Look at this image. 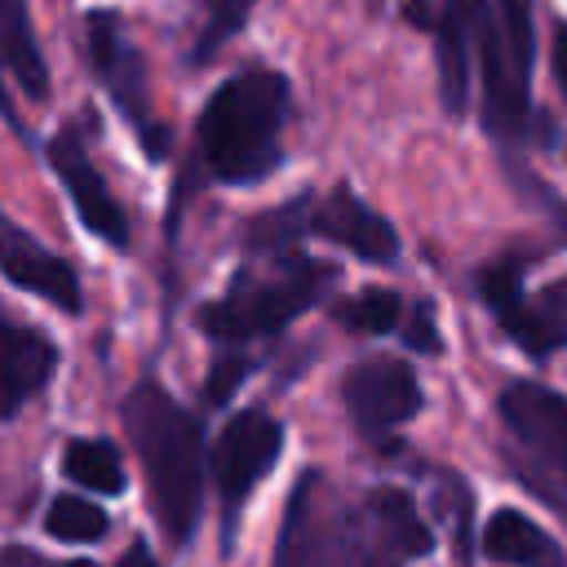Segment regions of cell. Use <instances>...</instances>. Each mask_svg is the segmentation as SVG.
Wrapping results in <instances>:
<instances>
[{"instance_id": "6da1fadb", "label": "cell", "mask_w": 567, "mask_h": 567, "mask_svg": "<svg viewBox=\"0 0 567 567\" xmlns=\"http://www.w3.org/2000/svg\"><path fill=\"white\" fill-rule=\"evenodd\" d=\"M128 439L142 456L151 505L173 540H186L204 496V434L199 421L177 408L159 385H137L124 403Z\"/></svg>"}, {"instance_id": "7a4b0ae2", "label": "cell", "mask_w": 567, "mask_h": 567, "mask_svg": "<svg viewBox=\"0 0 567 567\" xmlns=\"http://www.w3.org/2000/svg\"><path fill=\"white\" fill-rule=\"evenodd\" d=\"M288 115V80L279 71H244L213 89L199 115V151L213 177L244 186L279 164V124Z\"/></svg>"}, {"instance_id": "3957f363", "label": "cell", "mask_w": 567, "mask_h": 567, "mask_svg": "<svg viewBox=\"0 0 567 567\" xmlns=\"http://www.w3.org/2000/svg\"><path fill=\"white\" fill-rule=\"evenodd\" d=\"M323 279H332L328 266L319 261H292L288 270H279L275 279L248 288L235 284L221 301L199 310V328L217 341H248V337H266L279 332L288 319H297L323 288Z\"/></svg>"}, {"instance_id": "277c9868", "label": "cell", "mask_w": 567, "mask_h": 567, "mask_svg": "<svg viewBox=\"0 0 567 567\" xmlns=\"http://www.w3.org/2000/svg\"><path fill=\"white\" fill-rule=\"evenodd\" d=\"M279 447H284V430L270 412L248 408L226 421V430L213 443V483L226 509H235L257 487V478L279 461Z\"/></svg>"}, {"instance_id": "5b68a950", "label": "cell", "mask_w": 567, "mask_h": 567, "mask_svg": "<svg viewBox=\"0 0 567 567\" xmlns=\"http://www.w3.org/2000/svg\"><path fill=\"white\" fill-rule=\"evenodd\" d=\"M346 408L363 434H390L394 425L412 421L421 408L416 372L403 359H363L341 381Z\"/></svg>"}, {"instance_id": "8992f818", "label": "cell", "mask_w": 567, "mask_h": 567, "mask_svg": "<svg viewBox=\"0 0 567 567\" xmlns=\"http://www.w3.org/2000/svg\"><path fill=\"white\" fill-rule=\"evenodd\" d=\"M501 416L509 434L567 483V399L536 381H514L501 394Z\"/></svg>"}, {"instance_id": "52a82bcc", "label": "cell", "mask_w": 567, "mask_h": 567, "mask_svg": "<svg viewBox=\"0 0 567 567\" xmlns=\"http://www.w3.org/2000/svg\"><path fill=\"white\" fill-rule=\"evenodd\" d=\"M89 53H93V66H97L102 84L115 93L120 111H124V115L137 124V133L146 137V151H151V155H164V128H155V124L146 120L142 58L124 44L115 13H93V18H89Z\"/></svg>"}, {"instance_id": "ba28073f", "label": "cell", "mask_w": 567, "mask_h": 567, "mask_svg": "<svg viewBox=\"0 0 567 567\" xmlns=\"http://www.w3.org/2000/svg\"><path fill=\"white\" fill-rule=\"evenodd\" d=\"M49 164L58 168V177H62V186H66V195H71V204H75V213H80V221H84L97 239H106V244L124 248V244H128L124 208L115 204V195L106 190L102 173L93 168V159L84 155V146H80V137H75L71 128H66V133H58V137L49 142Z\"/></svg>"}, {"instance_id": "9c48e42d", "label": "cell", "mask_w": 567, "mask_h": 567, "mask_svg": "<svg viewBox=\"0 0 567 567\" xmlns=\"http://www.w3.org/2000/svg\"><path fill=\"white\" fill-rule=\"evenodd\" d=\"M310 230H315L319 239L337 244V248H350V252L363 257V261H394V257H399V235H394V226H390L381 213H372V208H368L359 195H350V190H332L328 199H319L315 213H310Z\"/></svg>"}, {"instance_id": "30bf717a", "label": "cell", "mask_w": 567, "mask_h": 567, "mask_svg": "<svg viewBox=\"0 0 567 567\" xmlns=\"http://www.w3.org/2000/svg\"><path fill=\"white\" fill-rule=\"evenodd\" d=\"M0 270H4L9 284L44 297L49 306L71 310V315L80 310V279H75V270L62 257L44 252L31 235H22L13 226H0Z\"/></svg>"}, {"instance_id": "8fae6325", "label": "cell", "mask_w": 567, "mask_h": 567, "mask_svg": "<svg viewBox=\"0 0 567 567\" xmlns=\"http://www.w3.org/2000/svg\"><path fill=\"white\" fill-rule=\"evenodd\" d=\"M487 13V0H443L439 18V89L452 115L465 111L470 93V53L478 40V22Z\"/></svg>"}, {"instance_id": "7c38bea8", "label": "cell", "mask_w": 567, "mask_h": 567, "mask_svg": "<svg viewBox=\"0 0 567 567\" xmlns=\"http://www.w3.org/2000/svg\"><path fill=\"white\" fill-rule=\"evenodd\" d=\"M53 372V346L31 328L0 323V416L18 412Z\"/></svg>"}, {"instance_id": "4fadbf2b", "label": "cell", "mask_w": 567, "mask_h": 567, "mask_svg": "<svg viewBox=\"0 0 567 567\" xmlns=\"http://www.w3.org/2000/svg\"><path fill=\"white\" fill-rule=\"evenodd\" d=\"M483 554L505 567H567L558 540L518 509H496L483 527Z\"/></svg>"}, {"instance_id": "5bb4252c", "label": "cell", "mask_w": 567, "mask_h": 567, "mask_svg": "<svg viewBox=\"0 0 567 567\" xmlns=\"http://www.w3.org/2000/svg\"><path fill=\"white\" fill-rule=\"evenodd\" d=\"M0 71H9L18 89L35 102L49 93V71H44V58L31 31L27 0H0Z\"/></svg>"}, {"instance_id": "9a60e30c", "label": "cell", "mask_w": 567, "mask_h": 567, "mask_svg": "<svg viewBox=\"0 0 567 567\" xmlns=\"http://www.w3.org/2000/svg\"><path fill=\"white\" fill-rule=\"evenodd\" d=\"M368 514H372L381 540H385L399 558H421V554H430V532H425V523H421V514H416V505H412L408 492H377L372 505H368Z\"/></svg>"}, {"instance_id": "2e32d148", "label": "cell", "mask_w": 567, "mask_h": 567, "mask_svg": "<svg viewBox=\"0 0 567 567\" xmlns=\"http://www.w3.org/2000/svg\"><path fill=\"white\" fill-rule=\"evenodd\" d=\"M496 319H501V328H505L527 354H536V359H545V354H554V350L567 346V315L549 310L540 297H536V301H518V306L501 310Z\"/></svg>"}, {"instance_id": "e0dca14e", "label": "cell", "mask_w": 567, "mask_h": 567, "mask_svg": "<svg viewBox=\"0 0 567 567\" xmlns=\"http://www.w3.org/2000/svg\"><path fill=\"white\" fill-rule=\"evenodd\" d=\"M62 470L71 483H80L89 492H102V496L124 492V461L106 439H75L62 452Z\"/></svg>"}, {"instance_id": "ac0fdd59", "label": "cell", "mask_w": 567, "mask_h": 567, "mask_svg": "<svg viewBox=\"0 0 567 567\" xmlns=\"http://www.w3.org/2000/svg\"><path fill=\"white\" fill-rule=\"evenodd\" d=\"M44 532L66 545H93L106 536V514L84 496H58L44 514Z\"/></svg>"}, {"instance_id": "d6986e66", "label": "cell", "mask_w": 567, "mask_h": 567, "mask_svg": "<svg viewBox=\"0 0 567 567\" xmlns=\"http://www.w3.org/2000/svg\"><path fill=\"white\" fill-rule=\"evenodd\" d=\"M310 195H297V199H288V204H279V208H270V213H261L252 226H248V248H257V252H279V248H288L306 226H310Z\"/></svg>"}, {"instance_id": "ffe728a7", "label": "cell", "mask_w": 567, "mask_h": 567, "mask_svg": "<svg viewBox=\"0 0 567 567\" xmlns=\"http://www.w3.org/2000/svg\"><path fill=\"white\" fill-rule=\"evenodd\" d=\"M399 297L394 292H385V288H368V292H359L354 301H341L337 306V319L346 323V328H354V332H368V337H381V332H390V328H399Z\"/></svg>"}, {"instance_id": "44dd1931", "label": "cell", "mask_w": 567, "mask_h": 567, "mask_svg": "<svg viewBox=\"0 0 567 567\" xmlns=\"http://www.w3.org/2000/svg\"><path fill=\"white\" fill-rule=\"evenodd\" d=\"M306 496H310V474L297 483L292 505H288V514H284L275 567H306V558H310V509H306Z\"/></svg>"}, {"instance_id": "7402d4cb", "label": "cell", "mask_w": 567, "mask_h": 567, "mask_svg": "<svg viewBox=\"0 0 567 567\" xmlns=\"http://www.w3.org/2000/svg\"><path fill=\"white\" fill-rule=\"evenodd\" d=\"M478 297L492 306V315L509 310L523 301V261L518 257H501L492 266L478 270Z\"/></svg>"}, {"instance_id": "603a6c76", "label": "cell", "mask_w": 567, "mask_h": 567, "mask_svg": "<svg viewBox=\"0 0 567 567\" xmlns=\"http://www.w3.org/2000/svg\"><path fill=\"white\" fill-rule=\"evenodd\" d=\"M248 9H252V0H217V4H213V13H208V27H204V35H199L195 58H208L213 49H221V44L244 27Z\"/></svg>"}, {"instance_id": "cb8c5ba5", "label": "cell", "mask_w": 567, "mask_h": 567, "mask_svg": "<svg viewBox=\"0 0 567 567\" xmlns=\"http://www.w3.org/2000/svg\"><path fill=\"white\" fill-rule=\"evenodd\" d=\"M248 377V359H217L213 363V372H208V385H204V394H208V403H226L235 390H239V381Z\"/></svg>"}, {"instance_id": "d4e9b609", "label": "cell", "mask_w": 567, "mask_h": 567, "mask_svg": "<svg viewBox=\"0 0 567 567\" xmlns=\"http://www.w3.org/2000/svg\"><path fill=\"white\" fill-rule=\"evenodd\" d=\"M408 346H412V350H425V354H434V350H439L430 306H416V310H412V323H408Z\"/></svg>"}, {"instance_id": "484cf974", "label": "cell", "mask_w": 567, "mask_h": 567, "mask_svg": "<svg viewBox=\"0 0 567 567\" xmlns=\"http://www.w3.org/2000/svg\"><path fill=\"white\" fill-rule=\"evenodd\" d=\"M554 75H558V89L567 93V22L554 31Z\"/></svg>"}, {"instance_id": "4316f807", "label": "cell", "mask_w": 567, "mask_h": 567, "mask_svg": "<svg viewBox=\"0 0 567 567\" xmlns=\"http://www.w3.org/2000/svg\"><path fill=\"white\" fill-rule=\"evenodd\" d=\"M540 301L549 306V310H558V315H567V275L563 279H554L545 292H540Z\"/></svg>"}, {"instance_id": "83f0119b", "label": "cell", "mask_w": 567, "mask_h": 567, "mask_svg": "<svg viewBox=\"0 0 567 567\" xmlns=\"http://www.w3.org/2000/svg\"><path fill=\"white\" fill-rule=\"evenodd\" d=\"M120 567H155V558L146 554V545H133V549L120 558Z\"/></svg>"}, {"instance_id": "f1b7e54d", "label": "cell", "mask_w": 567, "mask_h": 567, "mask_svg": "<svg viewBox=\"0 0 567 567\" xmlns=\"http://www.w3.org/2000/svg\"><path fill=\"white\" fill-rule=\"evenodd\" d=\"M71 567H93V563H71Z\"/></svg>"}, {"instance_id": "f546056e", "label": "cell", "mask_w": 567, "mask_h": 567, "mask_svg": "<svg viewBox=\"0 0 567 567\" xmlns=\"http://www.w3.org/2000/svg\"><path fill=\"white\" fill-rule=\"evenodd\" d=\"M359 567H377V563H359Z\"/></svg>"}]
</instances>
